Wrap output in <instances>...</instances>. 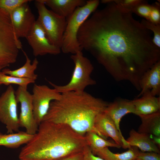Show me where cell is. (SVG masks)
<instances>
[{
    "label": "cell",
    "instance_id": "cell-1",
    "mask_svg": "<svg viewBox=\"0 0 160 160\" xmlns=\"http://www.w3.org/2000/svg\"><path fill=\"white\" fill-rule=\"evenodd\" d=\"M106 4L82 25L78 42L116 81H128L140 91L141 77L160 60V48L131 11L112 0Z\"/></svg>",
    "mask_w": 160,
    "mask_h": 160
},
{
    "label": "cell",
    "instance_id": "cell-2",
    "mask_svg": "<svg viewBox=\"0 0 160 160\" xmlns=\"http://www.w3.org/2000/svg\"><path fill=\"white\" fill-rule=\"evenodd\" d=\"M84 136L68 125L42 121L32 138L21 149L20 160H55L83 151Z\"/></svg>",
    "mask_w": 160,
    "mask_h": 160
},
{
    "label": "cell",
    "instance_id": "cell-3",
    "mask_svg": "<svg viewBox=\"0 0 160 160\" xmlns=\"http://www.w3.org/2000/svg\"><path fill=\"white\" fill-rule=\"evenodd\" d=\"M61 94L59 100L51 102L42 121L66 124L84 136L90 131L96 133L95 119L104 111L108 103L85 91Z\"/></svg>",
    "mask_w": 160,
    "mask_h": 160
},
{
    "label": "cell",
    "instance_id": "cell-4",
    "mask_svg": "<svg viewBox=\"0 0 160 160\" xmlns=\"http://www.w3.org/2000/svg\"><path fill=\"white\" fill-rule=\"evenodd\" d=\"M98 0L87 1L86 4L76 8L67 20V25L62 39L61 51L65 54H74L82 49L77 39V35L82 25L97 9Z\"/></svg>",
    "mask_w": 160,
    "mask_h": 160
},
{
    "label": "cell",
    "instance_id": "cell-5",
    "mask_svg": "<svg viewBox=\"0 0 160 160\" xmlns=\"http://www.w3.org/2000/svg\"><path fill=\"white\" fill-rule=\"evenodd\" d=\"M71 58L74 63V68L69 82L63 85H58L48 81L54 89L61 93L70 92H82L87 87L96 84L91 76L93 66L90 60L84 56L82 51L73 54Z\"/></svg>",
    "mask_w": 160,
    "mask_h": 160
},
{
    "label": "cell",
    "instance_id": "cell-6",
    "mask_svg": "<svg viewBox=\"0 0 160 160\" xmlns=\"http://www.w3.org/2000/svg\"><path fill=\"white\" fill-rule=\"evenodd\" d=\"M22 47L9 14L0 8V68L3 69L15 63Z\"/></svg>",
    "mask_w": 160,
    "mask_h": 160
},
{
    "label": "cell",
    "instance_id": "cell-7",
    "mask_svg": "<svg viewBox=\"0 0 160 160\" xmlns=\"http://www.w3.org/2000/svg\"><path fill=\"white\" fill-rule=\"evenodd\" d=\"M39 23L50 43L60 48L66 25V18L47 9L42 0L35 1Z\"/></svg>",
    "mask_w": 160,
    "mask_h": 160
},
{
    "label": "cell",
    "instance_id": "cell-8",
    "mask_svg": "<svg viewBox=\"0 0 160 160\" xmlns=\"http://www.w3.org/2000/svg\"><path fill=\"white\" fill-rule=\"evenodd\" d=\"M17 103L14 88L10 85L0 96V121L5 125L8 134L19 131Z\"/></svg>",
    "mask_w": 160,
    "mask_h": 160
},
{
    "label": "cell",
    "instance_id": "cell-9",
    "mask_svg": "<svg viewBox=\"0 0 160 160\" xmlns=\"http://www.w3.org/2000/svg\"><path fill=\"white\" fill-rule=\"evenodd\" d=\"M32 94L34 119L39 125L47 114L51 102L59 100L62 94L48 86L34 84Z\"/></svg>",
    "mask_w": 160,
    "mask_h": 160
},
{
    "label": "cell",
    "instance_id": "cell-10",
    "mask_svg": "<svg viewBox=\"0 0 160 160\" xmlns=\"http://www.w3.org/2000/svg\"><path fill=\"white\" fill-rule=\"evenodd\" d=\"M27 89L19 86L15 92L16 100L20 104L19 123L20 127L25 128L26 132L34 135L38 131L39 125L34 117L32 94Z\"/></svg>",
    "mask_w": 160,
    "mask_h": 160
},
{
    "label": "cell",
    "instance_id": "cell-11",
    "mask_svg": "<svg viewBox=\"0 0 160 160\" xmlns=\"http://www.w3.org/2000/svg\"><path fill=\"white\" fill-rule=\"evenodd\" d=\"M25 38L35 57L47 54L57 55L61 52L60 48L50 43L43 29L37 20Z\"/></svg>",
    "mask_w": 160,
    "mask_h": 160
},
{
    "label": "cell",
    "instance_id": "cell-12",
    "mask_svg": "<svg viewBox=\"0 0 160 160\" xmlns=\"http://www.w3.org/2000/svg\"><path fill=\"white\" fill-rule=\"evenodd\" d=\"M28 3L23 4L9 14L14 32L19 39L26 38L36 21Z\"/></svg>",
    "mask_w": 160,
    "mask_h": 160
},
{
    "label": "cell",
    "instance_id": "cell-13",
    "mask_svg": "<svg viewBox=\"0 0 160 160\" xmlns=\"http://www.w3.org/2000/svg\"><path fill=\"white\" fill-rule=\"evenodd\" d=\"M96 133L100 137L106 139L110 137L114 142L124 149L131 146L119 132L111 118L104 111L96 117L94 124Z\"/></svg>",
    "mask_w": 160,
    "mask_h": 160
},
{
    "label": "cell",
    "instance_id": "cell-14",
    "mask_svg": "<svg viewBox=\"0 0 160 160\" xmlns=\"http://www.w3.org/2000/svg\"><path fill=\"white\" fill-rule=\"evenodd\" d=\"M140 92L137 97L141 96L147 92L154 96L160 95V60L143 74L140 81Z\"/></svg>",
    "mask_w": 160,
    "mask_h": 160
},
{
    "label": "cell",
    "instance_id": "cell-15",
    "mask_svg": "<svg viewBox=\"0 0 160 160\" xmlns=\"http://www.w3.org/2000/svg\"><path fill=\"white\" fill-rule=\"evenodd\" d=\"M104 112L111 118L119 131L122 134L120 128L122 118L127 114H134L135 110L132 100L120 98L108 103Z\"/></svg>",
    "mask_w": 160,
    "mask_h": 160
},
{
    "label": "cell",
    "instance_id": "cell-16",
    "mask_svg": "<svg viewBox=\"0 0 160 160\" xmlns=\"http://www.w3.org/2000/svg\"><path fill=\"white\" fill-rule=\"evenodd\" d=\"M135 114L139 116L151 114L160 111V97L153 95L147 92L139 98L132 100Z\"/></svg>",
    "mask_w": 160,
    "mask_h": 160
},
{
    "label": "cell",
    "instance_id": "cell-17",
    "mask_svg": "<svg viewBox=\"0 0 160 160\" xmlns=\"http://www.w3.org/2000/svg\"><path fill=\"white\" fill-rule=\"evenodd\" d=\"M46 6L52 11L67 19L77 8L84 5V0H42Z\"/></svg>",
    "mask_w": 160,
    "mask_h": 160
},
{
    "label": "cell",
    "instance_id": "cell-18",
    "mask_svg": "<svg viewBox=\"0 0 160 160\" xmlns=\"http://www.w3.org/2000/svg\"><path fill=\"white\" fill-rule=\"evenodd\" d=\"M131 146L137 147L142 152H154L160 153V148L151 141L149 135L131 129L126 140Z\"/></svg>",
    "mask_w": 160,
    "mask_h": 160
},
{
    "label": "cell",
    "instance_id": "cell-19",
    "mask_svg": "<svg viewBox=\"0 0 160 160\" xmlns=\"http://www.w3.org/2000/svg\"><path fill=\"white\" fill-rule=\"evenodd\" d=\"M26 58L24 64L20 68L16 70H12L8 68H4L1 71L5 74L10 76L20 78L31 79L35 81L37 75L34 73L39 63L37 58H35L32 63L26 53L23 50Z\"/></svg>",
    "mask_w": 160,
    "mask_h": 160
},
{
    "label": "cell",
    "instance_id": "cell-20",
    "mask_svg": "<svg viewBox=\"0 0 160 160\" xmlns=\"http://www.w3.org/2000/svg\"><path fill=\"white\" fill-rule=\"evenodd\" d=\"M139 117L141 123L137 132L160 137V111Z\"/></svg>",
    "mask_w": 160,
    "mask_h": 160
},
{
    "label": "cell",
    "instance_id": "cell-21",
    "mask_svg": "<svg viewBox=\"0 0 160 160\" xmlns=\"http://www.w3.org/2000/svg\"><path fill=\"white\" fill-rule=\"evenodd\" d=\"M34 135L26 132L19 131L15 133L0 135V146L15 148L28 143Z\"/></svg>",
    "mask_w": 160,
    "mask_h": 160
},
{
    "label": "cell",
    "instance_id": "cell-22",
    "mask_svg": "<svg viewBox=\"0 0 160 160\" xmlns=\"http://www.w3.org/2000/svg\"><path fill=\"white\" fill-rule=\"evenodd\" d=\"M139 152L137 147L131 146L125 152L114 153L106 147L96 151L93 154L105 160H135Z\"/></svg>",
    "mask_w": 160,
    "mask_h": 160
},
{
    "label": "cell",
    "instance_id": "cell-23",
    "mask_svg": "<svg viewBox=\"0 0 160 160\" xmlns=\"http://www.w3.org/2000/svg\"><path fill=\"white\" fill-rule=\"evenodd\" d=\"M84 136L87 145L93 154L96 151L106 147L121 148L115 142L107 140L100 137L94 132H87Z\"/></svg>",
    "mask_w": 160,
    "mask_h": 160
},
{
    "label": "cell",
    "instance_id": "cell-24",
    "mask_svg": "<svg viewBox=\"0 0 160 160\" xmlns=\"http://www.w3.org/2000/svg\"><path fill=\"white\" fill-rule=\"evenodd\" d=\"M35 81L29 79L20 78L7 75L2 71H0V85H9L14 84L19 86L27 87L30 83H34Z\"/></svg>",
    "mask_w": 160,
    "mask_h": 160
},
{
    "label": "cell",
    "instance_id": "cell-25",
    "mask_svg": "<svg viewBox=\"0 0 160 160\" xmlns=\"http://www.w3.org/2000/svg\"><path fill=\"white\" fill-rule=\"evenodd\" d=\"M141 23L153 34V41L157 47L160 48V24H155L145 19H142Z\"/></svg>",
    "mask_w": 160,
    "mask_h": 160
},
{
    "label": "cell",
    "instance_id": "cell-26",
    "mask_svg": "<svg viewBox=\"0 0 160 160\" xmlns=\"http://www.w3.org/2000/svg\"><path fill=\"white\" fill-rule=\"evenodd\" d=\"M31 1V0H0V8L9 14L23 4Z\"/></svg>",
    "mask_w": 160,
    "mask_h": 160
},
{
    "label": "cell",
    "instance_id": "cell-27",
    "mask_svg": "<svg viewBox=\"0 0 160 160\" xmlns=\"http://www.w3.org/2000/svg\"><path fill=\"white\" fill-rule=\"evenodd\" d=\"M152 7V5L148 4L145 1H143L134 8L131 11L132 13L145 18L148 20Z\"/></svg>",
    "mask_w": 160,
    "mask_h": 160
},
{
    "label": "cell",
    "instance_id": "cell-28",
    "mask_svg": "<svg viewBox=\"0 0 160 160\" xmlns=\"http://www.w3.org/2000/svg\"><path fill=\"white\" fill-rule=\"evenodd\" d=\"M112 1L122 7L131 11L143 1L140 0H112Z\"/></svg>",
    "mask_w": 160,
    "mask_h": 160
},
{
    "label": "cell",
    "instance_id": "cell-29",
    "mask_svg": "<svg viewBox=\"0 0 160 160\" xmlns=\"http://www.w3.org/2000/svg\"><path fill=\"white\" fill-rule=\"evenodd\" d=\"M152 5L148 20L155 24H160V4L156 2Z\"/></svg>",
    "mask_w": 160,
    "mask_h": 160
},
{
    "label": "cell",
    "instance_id": "cell-30",
    "mask_svg": "<svg viewBox=\"0 0 160 160\" xmlns=\"http://www.w3.org/2000/svg\"><path fill=\"white\" fill-rule=\"evenodd\" d=\"M135 160H160V153L154 152H139Z\"/></svg>",
    "mask_w": 160,
    "mask_h": 160
},
{
    "label": "cell",
    "instance_id": "cell-31",
    "mask_svg": "<svg viewBox=\"0 0 160 160\" xmlns=\"http://www.w3.org/2000/svg\"><path fill=\"white\" fill-rule=\"evenodd\" d=\"M82 160H105L98 156H96L92 152L89 147L87 145L84 148Z\"/></svg>",
    "mask_w": 160,
    "mask_h": 160
},
{
    "label": "cell",
    "instance_id": "cell-32",
    "mask_svg": "<svg viewBox=\"0 0 160 160\" xmlns=\"http://www.w3.org/2000/svg\"><path fill=\"white\" fill-rule=\"evenodd\" d=\"M83 151L55 160H82Z\"/></svg>",
    "mask_w": 160,
    "mask_h": 160
},
{
    "label": "cell",
    "instance_id": "cell-33",
    "mask_svg": "<svg viewBox=\"0 0 160 160\" xmlns=\"http://www.w3.org/2000/svg\"><path fill=\"white\" fill-rule=\"evenodd\" d=\"M150 138L152 142L160 148V137L152 135H149Z\"/></svg>",
    "mask_w": 160,
    "mask_h": 160
},
{
    "label": "cell",
    "instance_id": "cell-34",
    "mask_svg": "<svg viewBox=\"0 0 160 160\" xmlns=\"http://www.w3.org/2000/svg\"><path fill=\"white\" fill-rule=\"evenodd\" d=\"M2 69H3V68H0V71H1V70Z\"/></svg>",
    "mask_w": 160,
    "mask_h": 160
},
{
    "label": "cell",
    "instance_id": "cell-35",
    "mask_svg": "<svg viewBox=\"0 0 160 160\" xmlns=\"http://www.w3.org/2000/svg\"><path fill=\"white\" fill-rule=\"evenodd\" d=\"M2 134V133L0 132V135Z\"/></svg>",
    "mask_w": 160,
    "mask_h": 160
},
{
    "label": "cell",
    "instance_id": "cell-36",
    "mask_svg": "<svg viewBox=\"0 0 160 160\" xmlns=\"http://www.w3.org/2000/svg\"></svg>",
    "mask_w": 160,
    "mask_h": 160
}]
</instances>
